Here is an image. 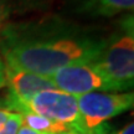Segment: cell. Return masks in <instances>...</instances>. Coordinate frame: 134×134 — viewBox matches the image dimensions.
<instances>
[{
	"instance_id": "7c38bea8",
	"label": "cell",
	"mask_w": 134,
	"mask_h": 134,
	"mask_svg": "<svg viewBox=\"0 0 134 134\" xmlns=\"http://www.w3.org/2000/svg\"><path fill=\"white\" fill-rule=\"evenodd\" d=\"M110 134H134V124L133 123L127 124L124 128H122L120 130L115 132V133H110Z\"/></svg>"
},
{
	"instance_id": "8fae6325",
	"label": "cell",
	"mask_w": 134,
	"mask_h": 134,
	"mask_svg": "<svg viewBox=\"0 0 134 134\" xmlns=\"http://www.w3.org/2000/svg\"><path fill=\"white\" fill-rule=\"evenodd\" d=\"M11 112L10 110H6V109H3L0 108V129L3 128V125L5 124V122L8 120V118L10 117Z\"/></svg>"
},
{
	"instance_id": "277c9868",
	"label": "cell",
	"mask_w": 134,
	"mask_h": 134,
	"mask_svg": "<svg viewBox=\"0 0 134 134\" xmlns=\"http://www.w3.org/2000/svg\"><path fill=\"white\" fill-rule=\"evenodd\" d=\"M78 110L83 129L97 134L110 118L133 108V93H100L91 92L77 97Z\"/></svg>"
},
{
	"instance_id": "9c48e42d",
	"label": "cell",
	"mask_w": 134,
	"mask_h": 134,
	"mask_svg": "<svg viewBox=\"0 0 134 134\" xmlns=\"http://www.w3.org/2000/svg\"><path fill=\"white\" fill-rule=\"evenodd\" d=\"M23 123H24L23 122V117L19 113H16V112H11L10 117L5 122L3 128L0 129V134H18Z\"/></svg>"
},
{
	"instance_id": "9a60e30c",
	"label": "cell",
	"mask_w": 134,
	"mask_h": 134,
	"mask_svg": "<svg viewBox=\"0 0 134 134\" xmlns=\"http://www.w3.org/2000/svg\"><path fill=\"white\" fill-rule=\"evenodd\" d=\"M60 134H91V133H86V132H81V130H76V129H67Z\"/></svg>"
},
{
	"instance_id": "8992f818",
	"label": "cell",
	"mask_w": 134,
	"mask_h": 134,
	"mask_svg": "<svg viewBox=\"0 0 134 134\" xmlns=\"http://www.w3.org/2000/svg\"><path fill=\"white\" fill-rule=\"evenodd\" d=\"M5 85L9 87V94L6 96L0 108L9 110L15 103H26L36 93L56 88L50 77L36 75L26 71L21 67L5 63Z\"/></svg>"
},
{
	"instance_id": "5b68a950",
	"label": "cell",
	"mask_w": 134,
	"mask_h": 134,
	"mask_svg": "<svg viewBox=\"0 0 134 134\" xmlns=\"http://www.w3.org/2000/svg\"><path fill=\"white\" fill-rule=\"evenodd\" d=\"M50 80L56 90L76 97L94 91H115L114 87L94 67L93 62L65 66L53 72L50 76Z\"/></svg>"
},
{
	"instance_id": "5bb4252c",
	"label": "cell",
	"mask_w": 134,
	"mask_h": 134,
	"mask_svg": "<svg viewBox=\"0 0 134 134\" xmlns=\"http://www.w3.org/2000/svg\"><path fill=\"white\" fill-rule=\"evenodd\" d=\"M5 86V67H4V61L0 56V88Z\"/></svg>"
},
{
	"instance_id": "7a4b0ae2",
	"label": "cell",
	"mask_w": 134,
	"mask_h": 134,
	"mask_svg": "<svg viewBox=\"0 0 134 134\" xmlns=\"http://www.w3.org/2000/svg\"><path fill=\"white\" fill-rule=\"evenodd\" d=\"M93 65L117 92L133 88L134 35L133 16L123 21V32L107 41L104 50Z\"/></svg>"
},
{
	"instance_id": "30bf717a",
	"label": "cell",
	"mask_w": 134,
	"mask_h": 134,
	"mask_svg": "<svg viewBox=\"0 0 134 134\" xmlns=\"http://www.w3.org/2000/svg\"><path fill=\"white\" fill-rule=\"evenodd\" d=\"M11 14V9L4 0H0V29L3 27L4 23L8 20V18Z\"/></svg>"
},
{
	"instance_id": "4fadbf2b",
	"label": "cell",
	"mask_w": 134,
	"mask_h": 134,
	"mask_svg": "<svg viewBox=\"0 0 134 134\" xmlns=\"http://www.w3.org/2000/svg\"><path fill=\"white\" fill-rule=\"evenodd\" d=\"M18 134H45V133L36 132V130L31 129V128H29L27 125H25L24 123H23V125L20 127V129H19V132H18Z\"/></svg>"
},
{
	"instance_id": "6da1fadb",
	"label": "cell",
	"mask_w": 134,
	"mask_h": 134,
	"mask_svg": "<svg viewBox=\"0 0 134 134\" xmlns=\"http://www.w3.org/2000/svg\"><path fill=\"white\" fill-rule=\"evenodd\" d=\"M1 35L5 63L46 77L65 66L96 61L108 41L57 16L9 25Z\"/></svg>"
},
{
	"instance_id": "ba28073f",
	"label": "cell",
	"mask_w": 134,
	"mask_h": 134,
	"mask_svg": "<svg viewBox=\"0 0 134 134\" xmlns=\"http://www.w3.org/2000/svg\"><path fill=\"white\" fill-rule=\"evenodd\" d=\"M21 117H23V122L25 125H27L29 128L40 132V133H45V134H60L67 130L66 127L55 123L52 120H50L46 117H42L40 114H36L31 110L27 109H23L18 112Z\"/></svg>"
},
{
	"instance_id": "52a82bcc",
	"label": "cell",
	"mask_w": 134,
	"mask_h": 134,
	"mask_svg": "<svg viewBox=\"0 0 134 134\" xmlns=\"http://www.w3.org/2000/svg\"><path fill=\"white\" fill-rule=\"evenodd\" d=\"M70 5L73 13L97 19L112 18L125 11H132L134 0H71Z\"/></svg>"
},
{
	"instance_id": "3957f363",
	"label": "cell",
	"mask_w": 134,
	"mask_h": 134,
	"mask_svg": "<svg viewBox=\"0 0 134 134\" xmlns=\"http://www.w3.org/2000/svg\"><path fill=\"white\" fill-rule=\"evenodd\" d=\"M23 109L46 117L55 123L66 127L67 129L86 132L82 127L77 97L56 88L38 92L26 103H15L9 108L10 112L14 110L16 113Z\"/></svg>"
}]
</instances>
